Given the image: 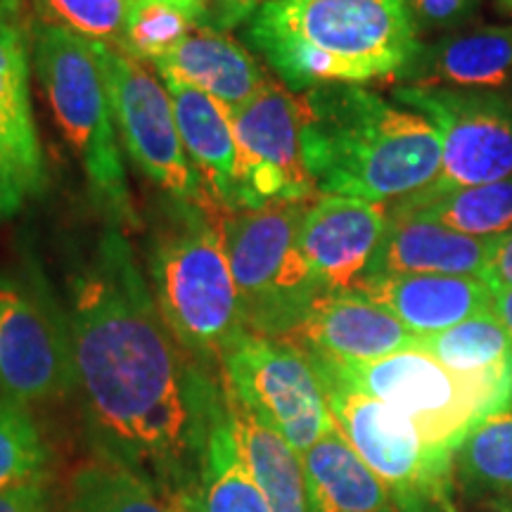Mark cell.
Here are the masks:
<instances>
[{
    "mask_svg": "<svg viewBox=\"0 0 512 512\" xmlns=\"http://www.w3.org/2000/svg\"><path fill=\"white\" fill-rule=\"evenodd\" d=\"M195 24L164 0H133L126 19L124 55L155 64L164 60Z\"/></svg>",
    "mask_w": 512,
    "mask_h": 512,
    "instance_id": "4dcf8cb0",
    "label": "cell"
},
{
    "mask_svg": "<svg viewBox=\"0 0 512 512\" xmlns=\"http://www.w3.org/2000/svg\"><path fill=\"white\" fill-rule=\"evenodd\" d=\"M60 512H188L155 484L110 460H91L74 472Z\"/></svg>",
    "mask_w": 512,
    "mask_h": 512,
    "instance_id": "d4e9b609",
    "label": "cell"
},
{
    "mask_svg": "<svg viewBox=\"0 0 512 512\" xmlns=\"http://www.w3.org/2000/svg\"><path fill=\"white\" fill-rule=\"evenodd\" d=\"M245 34L292 93L403 76L422 50L408 0H264Z\"/></svg>",
    "mask_w": 512,
    "mask_h": 512,
    "instance_id": "3957f363",
    "label": "cell"
},
{
    "mask_svg": "<svg viewBox=\"0 0 512 512\" xmlns=\"http://www.w3.org/2000/svg\"><path fill=\"white\" fill-rule=\"evenodd\" d=\"M72 392L69 318L29 275L0 273V399L29 406Z\"/></svg>",
    "mask_w": 512,
    "mask_h": 512,
    "instance_id": "8fae6325",
    "label": "cell"
},
{
    "mask_svg": "<svg viewBox=\"0 0 512 512\" xmlns=\"http://www.w3.org/2000/svg\"><path fill=\"white\" fill-rule=\"evenodd\" d=\"M399 105L432 121L441 138V171L425 192H446L512 178V102L508 93L394 88Z\"/></svg>",
    "mask_w": 512,
    "mask_h": 512,
    "instance_id": "7c38bea8",
    "label": "cell"
},
{
    "mask_svg": "<svg viewBox=\"0 0 512 512\" xmlns=\"http://www.w3.org/2000/svg\"><path fill=\"white\" fill-rule=\"evenodd\" d=\"M24 195H27V190H24L22 181H19L15 166L0 152V221L12 219L22 209Z\"/></svg>",
    "mask_w": 512,
    "mask_h": 512,
    "instance_id": "d590c367",
    "label": "cell"
},
{
    "mask_svg": "<svg viewBox=\"0 0 512 512\" xmlns=\"http://www.w3.org/2000/svg\"><path fill=\"white\" fill-rule=\"evenodd\" d=\"M394 209L413 211L479 240H498L512 230V178L446 192H420Z\"/></svg>",
    "mask_w": 512,
    "mask_h": 512,
    "instance_id": "cb8c5ba5",
    "label": "cell"
},
{
    "mask_svg": "<svg viewBox=\"0 0 512 512\" xmlns=\"http://www.w3.org/2000/svg\"><path fill=\"white\" fill-rule=\"evenodd\" d=\"M311 202L223 214L221 233L230 271L254 335L283 339L323 292L299 247V230Z\"/></svg>",
    "mask_w": 512,
    "mask_h": 512,
    "instance_id": "52a82bcc",
    "label": "cell"
},
{
    "mask_svg": "<svg viewBox=\"0 0 512 512\" xmlns=\"http://www.w3.org/2000/svg\"><path fill=\"white\" fill-rule=\"evenodd\" d=\"M34 64L55 124L86 176L93 202L119 228H138L110 91L95 46L74 31L41 24L34 36Z\"/></svg>",
    "mask_w": 512,
    "mask_h": 512,
    "instance_id": "5b68a950",
    "label": "cell"
},
{
    "mask_svg": "<svg viewBox=\"0 0 512 512\" xmlns=\"http://www.w3.org/2000/svg\"><path fill=\"white\" fill-rule=\"evenodd\" d=\"M318 370L337 430L382 479L399 512H444L453 484V456L427 444L406 415Z\"/></svg>",
    "mask_w": 512,
    "mask_h": 512,
    "instance_id": "ba28073f",
    "label": "cell"
},
{
    "mask_svg": "<svg viewBox=\"0 0 512 512\" xmlns=\"http://www.w3.org/2000/svg\"><path fill=\"white\" fill-rule=\"evenodd\" d=\"M159 79L164 81L174 102L176 126L192 169L197 171L211 200L223 211H230L235 171H238V147H235L228 107L176 76L159 74Z\"/></svg>",
    "mask_w": 512,
    "mask_h": 512,
    "instance_id": "ffe728a7",
    "label": "cell"
},
{
    "mask_svg": "<svg viewBox=\"0 0 512 512\" xmlns=\"http://www.w3.org/2000/svg\"><path fill=\"white\" fill-rule=\"evenodd\" d=\"M465 489L512 503V406L477 422L453 456Z\"/></svg>",
    "mask_w": 512,
    "mask_h": 512,
    "instance_id": "83f0119b",
    "label": "cell"
},
{
    "mask_svg": "<svg viewBox=\"0 0 512 512\" xmlns=\"http://www.w3.org/2000/svg\"><path fill=\"white\" fill-rule=\"evenodd\" d=\"M226 211L178 204L155 240L150 290L166 328L195 361H223L249 335L221 233Z\"/></svg>",
    "mask_w": 512,
    "mask_h": 512,
    "instance_id": "277c9868",
    "label": "cell"
},
{
    "mask_svg": "<svg viewBox=\"0 0 512 512\" xmlns=\"http://www.w3.org/2000/svg\"><path fill=\"white\" fill-rule=\"evenodd\" d=\"M0 152L10 159L24 190L46 183L41 140L29 98V50L15 0H0Z\"/></svg>",
    "mask_w": 512,
    "mask_h": 512,
    "instance_id": "d6986e66",
    "label": "cell"
},
{
    "mask_svg": "<svg viewBox=\"0 0 512 512\" xmlns=\"http://www.w3.org/2000/svg\"><path fill=\"white\" fill-rule=\"evenodd\" d=\"M494 313L512 339V290L494 294Z\"/></svg>",
    "mask_w": 512,
    "mask_h": 512,
    "instance_id": "8d00e7d4",
    "label": "cell"
},
{
    "mask_svg": "<svg viewBox=\"0 0 512 512\" xmlns=\"http://www.w3.org/2000/svg\"><path fill=\"white\" fill-rule=\"evenodd\" d=\"M152 67L157 74L176 76L200 88L228 110L247 105L271 76L240 41L226 31L204 27H192L190 34Z\"/></svg>",
    "mask_w": 512,
    "mask_h": 512,
    "instance_id": "44dd1931",
    "label": "cell"
},
{
    "mask_svg": "<svg viewBox=\"0 0 512 512\" xmlns=\"http://www.w3.org/2000/svg\"><path fill=\"white\" fill-rule=\"evenodd\" d=\"M415 349L463 375H512V339L494 306L437 335L418 337Z\"/></svg>",
    "mask_w": 512,
    "mask_h": 512,
    "instance_id": "4316f807",
    "label": "cell"
},
{
    "mask_svg": "<svg viewBox=\"0 0 512 512\" xmlns=\"http://www.w3.org/2000/svg\"><path fill=\"white\" fill-rule=\"evenodd\" d=\"M228 112L238 147L230 211L316 200L318 190L302 155L297 95L268 76L266 86L247 105Z\"/></svg>",
    "mask_w": 512,
    "mask_h": 512,
    "instance_id": "4fadbf2b",
    "label": "cell"
},
{
    "mask_svg": "<svg viewBox=\"0 0 512 512\" xmlns=\"http://www.w3.org/2000/svg\"><path fill=\"white\" fill-rule=\"evenodd\" d=\"M294 95L304 164L318 195L401 204L437 183L441 138L420 112L354 83Z\"/></svg>",
    "mask_w": 512,
    "mask_h": 512,
    "instance_id": "7a4b0ae2",
    "label": "cell"
},
{
    "mask_svg": "<svg viewBox=\"0 0 512 512\" xmlns=\"http://www.w3.org/2000/svg\"><path fill=\"white\" fill-rule=\"evenodd\" d=\"M313 366L389 403L441 451L456 453L477 422L512 406V375L456 373L415 347L368 363L313 361Z\"/></svg>",
    "mask_w": 512,
    "mask_h": 512,
    "instance_id": "8992f818",
    "label": "cell"
},
{
    "mask_svg": "<svg viewBox=\"0 0 512 512\" xmlns=\"http://www.w3.org/2000/svg\"><path fill=\"white\" fill-rule=\"evenodd\" d=\"M223 401L240 463L259 486L271 512H309L302 456L280 434L245 411L233 396L223 392Z\"/></svg>",
    "mask_w": 512,
    "mask_h": 512,
    "instance_id": "603a6c76",
    "label": "cell"
},
{
    "mask_svg": "<svg viewBox=\"0 0 512 512\" xmlns=\"http://www.w3.org/2000/svg\"><path fill=\"white\" fill-rule=\"evenodd\" d=\"M494 240H479L444 223L392 209L389 226L368 278L377 275H479L489 264Z\"/></svg>",
    "mask_w": 512,
    "mask_h": 512,
    "instance_id": "e0dca14e",
    "label": "cell"
},
{
    "mask_svg": "<svg viewBox=\"0 0 512 512\" xmlns=\"http://www.w3.org/2000/svg\"><path fill=\"white\" fill-rule=\"evenodd\" d=\"M221 387L299 456L337 427L316 366L285 339L249 332L223 356Z\"/></svg>",
    "mask_w": 512,
    "mask_h": 512,
    "instance_id": "9c48e42d",
    "label": "cell"
},
{
    "mask_svg": "<svg viewBox=\"0 0 512 512\" xmlns=\"http://www.w3.org/2000/svg\"><path fill=\"white\" fill-rule=\"evenodd\" d=\"M309 512H399L344 434L330 430L302 456Z\"/></svg>",
    "mask_w": 512,
    "mask_h": 512,
    "instance_id": "7402d4cb",
    "label": "cell"
},
{
    "mask_svg": "<svg viewBox=\"0 0 512 512\" xmlns=\"http://www.w3.org/2000/svg\"><path fill=\"white\" fill-rule=\"evenodd\" d=\"M482 0H408L418 34L458 31L477 17Z\"/></svg>",
    "mask_w": 512,
    "mask_h": 512,
    "instance_id": "d6a6232c",
    "label": "cell"
},
{
    "mask_svg": "<svg viewBox=\"0 0 512 512\" xmlns=\"http://www.w3.org/2000/svg\"><path fill=\"white\" fill-rule=\"evenodd\" d=\"M0 512H53L46 477H34L0 491Z\"/></svg>",
    "mask_w": 512,
    "mask_h": 512,
    "instance_id": "836d02e7",
    "label": "cell"
},
{
    "mask_svg": "<svg viewBox=\"0 0 512 512\" xmlns=\"http://www.w3.org/2000/svg\"><path fill=\"white\" fill-rule=\"evenodd\" d=\"M48 448L27 408L0 399V491L41 477Z\"/></svg>",
    "mask_w": 512,
    "mask_h": 512,
    "instance_id": "f546056e",
    "label": "cell"
},
{
    "mask_svg": "<svg viewBox=\"0 0 512 512\" xmlns=\"http://www.w3.org/2000/svg\"><path fill=\"white\" fill-rule=\"evenodd\" d=\"M69 290L76 389L100 458L190 512L223 401L221 382L185 358L119 228L102 235Z\"/></svg>",
    "mask_w": 512,
    "mask_h": 512,
    "instance_id": "6da1fadb",
    "label": "cell"
},
{
    "mask_svg": "<svg viewBox=\"0 0 512 512\" xmlns=\"http://www.w3.org/2000/svg\"><path fill=\"white\" fill-rule=\"evenodd\" d=\"M190 512H271L259 486L249 479L240 463L230 432L226 401H221L211 425L207 458H204L200 486L190 501Z\"/></svg>",
    "mask_w": 512,
    "mask_h": 512,
    "instance_id": "484cf974",
    "label": "cell"
},
{
    "mask_svg": "<svg viewBox=\"0 0 512 512\" xmlns=\"http://www.w3.org/2000/svg\"><path fill=\"white\" fill-rule=\"evenodd\" d=\"M174 5L195 27L228 31L249 22L259 10V0H164Z\"/></svg>",
    "mask_w": 512,
    "mask_h": 512,
    "instance_id": "1f68e13d",
    "label": "cell"
},
{
    "mask_svg": "<svg viewBox=\"0 0 512 512\" xmlns=\"http://www.w3.org/2000/svg\"><path fill=\"white\" fill-rule=\"evenodd\" d=\"M482 280L491 287V292L512 290V230L505 233L503 238L494 240L491 247L489 264H486Z\"/></svg>",
    "mask_w": 512,
    "mask_h": 512,
    "instance_id": "e575fe53",
    "label": "cell"
},
{
    "mask_svg": "<svg viewBox=\"0 0 512 512\" xmlns=\"http://www.w3.org/2000/svg\"><path fill=\"white\" fill-rule=\"evenodd\" d=\"M408 86L467 93L512 88V24H482L444 34L422 46L406 74Z\"/></svg>",
    "mask_w": 512,
    "mask_h": 512,
    "instance_id": "2e32d148",
    "label": "cell"
},
{
    "mask_svg": "<svg viewBox=\"0 0 512 512\" xmlns=\"http://www.w3.org/2000/svg\"><path fill=\"white\" fill-rule=\"evenodd\" d=\"M93 46L110 91L117 136L138 169L176 204L221 209L185 155L174 102L159 74L145 69V62L136 57L98 43Z\"/></svg>",
    "mask_w": 512,
    "mask_h": 512,
    "instance_id": "30bf717a",
    "label": "cell"
},
{
    "mask_svg": "<svg viewBox=\"0 0 512 512\" xmlns=\"http://www.w3.org/2000/svg\"><path fill=\"white\" fill-rule=\"evenodd\" d=\"M356 290L387 306L415 337L437 335L494 306L479 275H377Z\"/></svg>",
    "mask_w": 512,
    "mask_h": 512,
    "instance_id": "ac0fdd59",
    "label": "cell"
},
{
    "mask_svg": "<svg viewBox=\"0 0 512 512\" xmlns=\"http://www.w3.org/2000/svg\"><path fill=\"white\" fill-rule=\"evenodd\" d=\"M46 24L74 31L98 46L124 53L126 19L133 0H36Z\"/></svg>",
    "mask_w": 512,
    "mask_h": 512,
    "instance_id": "f1b7e54d",
    "label": "cell"
},
{
    "mask_svg": "<svg viewBox=\"0 0 512 512\" xmlns=\"http://www.w3.org/2000/svg\"><path fill=\"white\" fill-rule=\"evenodd\" d=\"M283 339L313 361L339 366L377 361L413 349L418 342L387 306L358 290L320 292L297 328Z\"/></svg>",
    "mask_w": 512,
    "mask_h": 512,
    "instance_id": "9a60e30c",
    "label": "cell"
},
{
    "mask_svg": "<svg viewBox=\"0 0 512 512\" xmlns=\"http://www.w3.org/2000/svg\"><path fill=\"white\" fill-rule=\"evenodd\" d=\"M387 226V204L339 195L316 197L304 214L299 247L320 290H356L373 268Z\"/></svg>",
    "mask_w": 512,
    "mask_h": 512,
    "instance_id": "5bb4252c",
    "label": "cell"
},
{
    "mask_svg": "<svg viewBox=\"0 0 512 512\" xmlns=\"http://www.w3.org/2000/svg\"><path fill=\"white\" fill-rule=\"evenodd\" d=\"M510 95V102H512V93H508Z\"/></svg>",
    "mask_w": 512,
    "mask_h": 512,
    "instance_id": "f35d334b",
    "label": "cell"
},
{
    "mask_svg": "<svg viewBox=\"0 0 512 512\" xmlns=\"http://www.w3.org/2000/svg\"><path fill=\"white\" fill-rule=\"evenodd\" d=\"M496 3L501 5L505 12H512V0H496Z\"/></svg>",
    "mask_w": 512,
    "mask_h": 512,
    "instance_id": "74e56055",
    "label": "cell"
}]
</instances>
